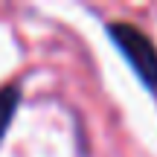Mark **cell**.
Returning <instances> with one entry per match:
<instances>
[{
	"label": "cell",
	"instance_id": "6da1fadb",
	"mask_svg": "<svg viewBox=\"0 0 157 157\" xmlns=\"http://www.w3.org/2000/svg\"><path fill=\"white\" fill-rule=\"evenodd\" d=\"M108 35L117 44V50L125 56V61L131 64V70L151 90H157V47H154V41L128 21H111L108 23Z\"/></svg>",
	"mask_w": 157,
	"mask_h": 157
},
{
	"label": "cell",
	"instance_id": "7a4b0ae2",
	"mask_svg": "<svg viewBox=\"0 0 157 157\" xmlns=\"http://www.w3.org/2000/svg\"><path fill=\"white\" fill-rule=\"evenodd\" d=\"M17 105H21V90H17L15 84H6V87H0V143H3L6 131H9L12 119H15Z\"/></svg>",
	"mask_w": 157,
	"mask_h": 157
}]
</instances>
